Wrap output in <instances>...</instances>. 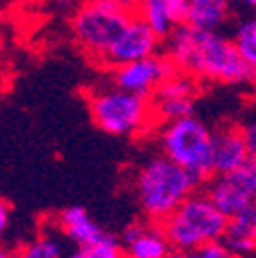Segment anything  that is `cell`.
I'll return each instance as SVG.
<instances>
[{
  "mask_svg": "<svg viewBox=\"0 0 256 258\" xmlns=\"http://www.w3.org/2000/svg\"><path fill=\"white\" fill-rule=\"evenodd\" d=\"M223 244L232 256L256 254V211L248 207L238 215L228 219V228L223 234Z\"/></svg>",
  "mask_w": 256,
  "mask_h": 258,
  "instance_id": "14",
  "label": "cell"
},
{
  "mask_svg": "<svg viewBox=\"0 0 256 258\" xmlns=\"http://www.w3.org/2000/svg\"><path fill=\"white\" fill-rule=\"evenodd\" d=\"M125 254L132 258H164L172 254L168 236L162 230V223H132L121 236Z\"/></svg>",
  "mask_w": 256,
  "mask_h": 258,
  "instance_id": "10",
  "label": "cell"
},
{
  "mask_svg": "<svg viewBox=\"0 0 256 258\" xmlns=\"http://www.w3.org/2000/svg\"><path fill=\"white\" fill-rule=\"evenodd\" d=\"M205 192L228 217L252 207L256 199V158L248 156L244 162L228 172L211 174Z\"/></svg>",
  "mask_w": 256,
  "mask_h": 258,
  "instance_id": "7",
  "label": "cell"
},
{
  "mask_svg": "<svg viewBox=\"0 0 256 258\" xmlns=\"http://www.w3.org/2000/svg\"><path fill=\"white\" fill-rule=\"evenodd\" d=\"M174 70L176 63L168 53H152L148 57L111 68V84L144 96H154L160 84Z\"/></svg>",
  "mask_w": 256,
  "mask_h": 258,
  "instance_id": "8",
  "label": "cell"
},
{
  "mask_svg": "<svg viewBox=\"0 0 256 258\" xmlns=\"http://www.w3.org/2000/svg\"><path fill=\"white\" fill-rule=\"evenodd\" d=\"M201 84L195 74L176 68L154 92V96H197Z\"/></svg>",
  "mask_w": 256,
  "mask_h": 258,
  "instance_id": "17",
  "label": "cell"
},
{
  "mask_svg": "<svg viewBox=\"0 0 256 258\" xmlns=\"http://www.w3.org/2000/svg\"><path fill=\"white\" fill-rule=\"evenodd\" d=\"M158 121H172L195 115V96H152Z\"/></svg>",
  "mask_w": 256,
  "mask_h": 258,
  "instance_id": "16",
  "label": "cell"
},
{
  "mask_svg": "<svg viewBox=\"0 0 256 258\" xmlns=\"http://www.w3.org/2000/svg\"><path fill=\"white\" fill-rule=\"evenodd\" d=\"M11 223V207L5 199H0V236H3Z\"/></svg>",
  "mask_w": 256,
  "mask_h": 258,
  "instance_id": "23",
  "label": "cell"
},
{
  "mask_svg": "<svg viewBox=\"0 0 256 258\" xmlns=\"http://www.w3.org/2000/svg\"><path fill=\"white\" fill-rule=\"evenodd\" d=\"M195 256H201V258H226V256H232V254L226 248V244H223V240H213V242L203 244L195 252Z\"/></svg>",
  "mask_w": 256,
  "mask_h": 258,
  "instance_id": "21",
  "label": "cell"
},
{
  "mask_svg": "<svg viewBox=\"0 0 256 258\" xmlns=\"http://www.w3.org/2000/svg\"><path fill=\"white\" fill-rule=\"evenodd\" d=\"M188 7L190 0H140L134 13L156 35L166 39L178 25L186 23Z\"/></svg>",
  "mask_w": 256,
  "mask_h": 258,
  "instance_id": "11",
  "label": "cell"
},
{
  "mask_svg": "<svg viewBox=\"0 0 256 258\" xmlns=\"http://www.w3.org/2000/svg\"><path fill=\"white\" fill-rule=\"evenodd\" d=\"M242 134H244V142H246L248 154L256 158V119L248 121L246 125H242Z\"/></svg>",
  "mask_w": 256,
  "mask_h": 258,
  "instance_id": "22",
  "label": "cell"
},
{
  "mask_svg": "<svg viewBox=\"0 0 256 258\" xmlns=\"http://www.w3.org/2000/svg\"><path fill=\"white\" fill-rule=\"evenodd\" d=\"M252 207H254V211H256V199H254V203H252Z\"/></svg>",
  "mask_w": 256,
  "mask_h": 258,
  "instance_id": "26",
  "label": "cell"
},
{
  "mask_svg": "<svg viewBox=\"0 0 256 258\" xmlns=\"http://www.w3.org/2000/svg\"><path fill=\"white\" fill-rule=\"evenodd\" d=\"M123 254H125L123 242L109 232L99 242L74 250V256H78V258H119Z\"/></svg>",
  "mask_w": 256,
  "mask_h": 258,
  "instance_id": "19",
  "label": "cell"
},
{
  "mask_svg": "<svg viewBox=\"0 0 256 258\" xmlns=\"http://www.w3.org/2000/svg\"><path fill=\"white\" fill-rule=\"evenodd\" d=\"M43 3H47V0H43Z\"/></svg>",
  "mask_w": 256,
  "mask_h": 258,
  "instance_id": "27",
  "label": "cell"
},
{
  "mask_svg": "<svg viewBox=\"0 0 256 258\" xmlns=\"http://www.w3.org/2000/svg\"><path fill=\"white\" fill-rule=\"evenodd\" d=\"M160 148L172 162L190 170L201 182L211 172V129L195 115L164 121L160 129Z\"/></svg>",
  "mask_w": 256,
  "mask_h": 258,
  "instance_id": "6",
  "label": "cell"
},
{
  "mask_svg": "<svg viewBox=\"0 0 256 258\" xmlns=\"http://www.w3.org/2000/svg\"><path fill=\"white\" fill-rule=\"evenodd\" d=\"M166 53L176 68L195 74L199 80L219 84H242L254 80L234 39L217 31L199 29L190 23L178 25L166 37Z\"/></svg>",
  "mask_w": 256,
  "mask_h": 258,
  "instance_id": "1",
  "label": "cell"
},
{
  "mask_svg": "<svg viewBox=\"0 0 256 258\" xmlns=\"http://www.w3.org/2000/svg\"><path fill=\"white\" fill-rule=\"evenodd\" d=\"M115 3H119V5H121V7H125V9L136 11V7H138L140 0H115Z\"/></svg>",
  "mask_w": 256,
  "mask_h": 258,
  "instance_id": "24",
  "label": "cell"
},
{
  "mask_svg": "<svg viewBox=\"0 0 256 258\" xmlns=\"http://www.w3.org/2000/svg\"><path fill=\"white\" fill-rule=\"evenodd\" d=\"M228 219L207 192L195 190L160 223L170 240L172 254H195L203 244L223 238Z\"/></svg>",
  "mask_w": 256,
  "mask_h": 258,
  "instance_id": "3",
  "label": "cell"
},
{
  "mask_svg": "<svg viewBox=\"0 0 256 258\" xmlns=\"http://www.w3.org/2000/svg\"><path fill=\"white\" fill-rule=\"evenodd\" d=\"M160 41H162V37L156 35L154 31L134 13L132 21L125 25V29L119 33L115 43L105 53L101 66L111 70V68L123 66V63H130V61L148 57L152 53H158Z\"/></svg>",
  "mask_w": 256,
  "mask_h": 258,
  "instance_id": "9",
  "label": "cell"
},
{
  "mask_svg": "<svg viewBox=\"0 0 256 258\" xmlns=\"http://www.w3.org/2000/svg\"><path fill=\"white\" fill-rule=\"evenodd\" d=\"M132 17L134 11L115 0H84L72 17V35L80 49L101 66L105 53Z\"/></svg>",
  "mask_w": 256,
  "mask_h": 258,
  "instance_id": "5",
  "label": "cell"
},
{
  "mask_svg": "<svg viewBox=\"0 0 256 258\" xmlns=\"http://www.w3.org/2000/svg\"><path fill=\"white\" fill-rule=\"evenodd\" d=\"M19 254L25 258H59L63 254V246L53 236H39L29 242Z\"/></svg>",
  "mask_w": 256,
  "mask_h": 258,
  "instance_id": "20",
  "label": "cell"
},
{
  "mask_svg": "<svg viewBox=\"0 0 256 258\" xmlns=\"http://www.w3.org/2000/svg\"><path fill=\"white\" fill-rule=\"evenodd\" d=\"M248 148L244 142L242 127L238 125H221L211 132V172H228L240 166L248 158Z\"/></svg>",
  "mask_w": 256,
  "mask_h": 258,
  "instance_id": "12",
  "label": "cell"
},
{
  "mask_svg": "<svg viewBox=\"0 0 256 258\" xmlns=\"http://www.w3.org/2000/svg\"><path fill=\"white\" fill-rule=\"evenodd\" d=\"M203 184L193 172L172 162L168 156H154L136 174L138 203L150 221L168 217L190 192Z\"/></svg>",
  "mask_w": 256,
  "mask_h": 258,
  "instance_id": "2",
  "label": "cell"
},
{
  "mask_svg": "<svg viewBox=\"0 0 256 258\" xmlns=\"http://www.w3.org/2000/svg\"><path fill=\"white\" fill-rule=\"evenodd\" d=\"M234 43L238 53L248 66L252 78L256 80V21H244L234 33Z\"/></svg>",
  "mask_w": 256,
  "mask_h": 258,
  "instance_id": "18",
  "label": "cell"
},
{
  "mask_svg": "<svg viewBox=\"0 0 256 258\" xmlns=\"http://www.w3.org/2000/svg\"><path fill=\"white\" fill-rule=\"evenodd\" d=\"M86 101L94 125L109 136H138L158 119L152 96L123 90L115 84L92 90Z\"/></svg>",
  "mask_w": 256,
  "mask_h": 258,
  "instance_id": "4",
  "label": "cell"
},
{
  "mask_svg": "<svg viewBox=\"0 0 256 258\" xmlns=\"http://www.w3.org/2000/svg\"><path fill=\"white\" fill-rule=\"evenodd\" d=\"M238 3H242V5H246V7L256 9V0H238Z\"/></svg>",
  "mask_w": 256,
  "mask_h": 258,
  "instance_id": "25",
  "label": "cell"
},
{
  "mask_svg": "<svg viewBox=\"0 0 256 258\" xmlns=\"http://www.w3.org/2000/svg\"><path fill=\"white\" fill-rule=\"evenodd\" d=\"M230 17V0H190L186 23L217 31Z\"/></svg>",
  "mask_w": 256,
  "mask_h": 258,
  "instance_id": "15",
  "label": "cell"
},
{
  "mask_svg": "<svg viewBox=\"0 0 256 258\" xmlns=\"http://www.w3.org/2000/svg\"><path fill=\"white\" fill-rule=\"evenodd\" d=\"M57 225L63 232V236L68 240H72L78 248L99 242L107 234L101 225L88 215V211L84 207H78V205H72V207H66L63 211H59L57 213Z\"/></svg>",
  "mask_w": 256,
  "mask_h": 258,
  "instance_id": "13",
  "label": "cell"
}]
</instances>
